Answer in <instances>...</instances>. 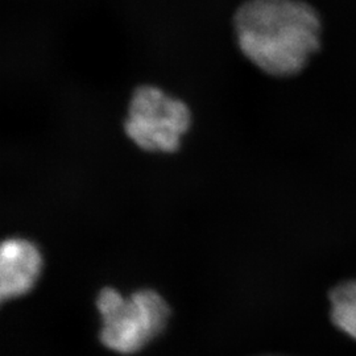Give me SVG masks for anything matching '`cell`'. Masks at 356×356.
Masks as SVG:
<instances>
[{"instance_id": "obj_1", "label": "cell", "mask_w": 356, "mask_h": 356, "mask_svg": "<svg viewBox=\"0 0 356 356\" xmlns=\"http://www.w3.org/2000/svg\"><path fill=\"white\" fill-rule=\"evenodd\" d=\"M243 56L272 76H291L318 51V15L301 0H244L232 15Z\"/></svg>"}, {"instance_id": "obj_2", "label": "cell", "mask_w": 356, "mask_h": 356, "mask_svg": "<svg viewBox=\"0 0 356 356\" xmlns=\"http://www.w3.org/2000/svg\"><path fill=\"white\" fill-rule=\"evenodd\" d=\"M97 309L102 321L101 342L120 355L138 354L165 330L170 317L165 300L152 289L123 297L104 288L97 297Z\"/></svg>"}, {"instance_id": "obj_5", "label": "cell", "mask_w": 356, "mask_h": 356, "mask_svg": "<svg viewBox=\"0 0 356 356\" xmlns=\"http://www.w3.org/2000/svg\"><path fill=\"white\" fill-rule=\"evenodd\" d=\"M329 298L332 323L356 341V280L338 284L331 289Z\"/></svg>"}, {"instance_id": "obj_3", "label": "cell", "mask_w": 356, "mask_h": 356, "mask_svg": "<svg viewBox=\"0 0 356 356\" xmlns=\"http://www.w3.org/2000/svg\"><path fill=\"white\" fill-rule=\"evenodd\" d=\"M188 104L168 95L164 90L141 85L134 90L128 104L126 134L148 152H175L191 127Z\"/></svg>"}, {"instance_id": "obj_4", "label": "cell", "mask_w": 356, "mask_h": 356, "mask_svg": "<svg viewBox=\"0 0 356 356\" xmlns=\"http://www.w3.org/2000/svg\"><path fill=\"white\" fill-rule=\"evenodd\" d=\"M42 256L28 239L10 238L0 248V297L1 301L17 298L29 292L40 277Z\"/></svg>"}]
</instances>
